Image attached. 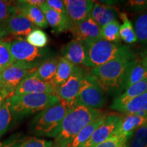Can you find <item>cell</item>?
I'll use <instances>...</instances> for the list:
<instances>
[{"label":"cell","mask_w":147,"mask_h":147,"mask_svg":"<svg viewBox=\"0 0 147 147\" xmlns=\"http://www.w3.org/2000/svg\"><path fill=\"white\" fill-rule=\"evenodd\" d=\"M127 10L134 13H143L147 10V0H129L125 3Z\"/></svg>","instance_id":"35"},{"label":"cell","mask_w":147,"mask_h":147,"mask_svg":"<svg viewBox=\"0 0 147 147\" xmlns=\"http://www.w3.org/2000/svg\"><path fill=\"white\" fill-rule=\"evenodd\" d=\"M52 147H70L69 144H64V145H53Z\"/></svg>","instance_id":"43"},{"label":"cell","mask_w":147,"mask_h":147,"mask_svg":"<svg viewBox=\"0 0 147 147\" xmlns=\"http://www.w3.org/2000/svg\"><path fill=\"white\" fill-rule=\"evenodd\" d=\"M60 99L56 95L25 94L11 97L12 117L21 119L37 112H41L57 103Z\"/></svg>","instance_id":"5"},{"label":"cell","mask_w":147,"mask_h":147,"mask_svg":"<svg viewBox=\"0 0 147 147\" xmlns=\"http://www.w3.org/2000/svg\"><path fill=\"white\" fill-rule=\"evenodd\" d=\"M62 57L74 65L86 67L87 54L82 42L73 39L63 46L61 49Z\"/></svg>","instance_id":"16"},{"label":"cell","mask_w":147,"mask_h":147,"mask_svg":"<svg viewBox=\"0 0 147 147\" xmlns=\"http://www.w3.org/2000/svg\"><path fill=\"white\" fill-rule=\"evenodd\" d=\"M104 93L94 77L89 71L82 80L76 104L100 110L105 105Z\"/></svg>","instance_id":"8"},{"label":"cell","mask_w":147,"mask_h":147,"mask_svg":"<svg viewBox=\"0 0 147 147\" xmlns=\"http://www.w3.org/2000/svg\"><path fill=\"white\" fill-rule=\"evenodd\" d=\"M7 36H8V35L7 34L6 31H5L4 26L3 25V23L1 21H0V41H1Z\"/></svg>","instance_id":"40"},{"label":"cell","mask_w":147,"mask_h":147,"mask_svg":"<svg viewBox=\"0 0 147 147\" xmlns=\"http://www.w3.org/2000/svg\"><path fill=\"white\" fill-rule=\"evenodd\" d=\"M43 12L48 25L52 27L53 32L60 34L70 31L74 24L67 14H61L49 8L45 3L39 8Z\"/></svg>","instance_id":"14"},{"label":"cell","mask_w":147,"mask_h":147,"mask_svg":"<svg viewBox=\"0 0 147 147\" xmlns=\"http://www.w3.org/2000/svg\"><path fill=\"white\" fill-rule=\"evenodd\" d=\"M147 121V117L136 114L125 115L115 134L129 140L138 128Z\"/></svg>","instance_id":"19"},{"label":"cell","mask_w":147,"mask_h":147,"mask_svg":"<svg viewBox=\"0 0 147 147\" xmlns=\"http://www.w3.org/2000/svg\"><path fill=\"white\" fill-rule=\"evenodd\" d=\"M1 105H2V104H1ZM1 105H0V107H1Z\"/></svg>","instance_id":"45"},{"label":"cell","mask_w":147,"mask_h":147,"mask_svg":"<svg viewBox=\"0 0 147 147\" xmlns=\"http://www.w3.org/2000/svg\"><path fill=\"white\" fill-rule=\"evenodd\" d=\"M75 65L70 63L69 61L65 59L63 57H59L57 69L55 78L53 80V84L57 88L63 84L72 74L74 69Z\"/></svg>","instance_id":"25"},{"label":"cell","mask_w":147,"mask_h":147,"mask_svg":"<svg viewBox=\"0 0 147 147\" xmlns=\"http://www.w3.org/2000/svg\"><path fill=\"white\" fill-rule=\"evenodd\" d=\"M17 12L18 11L14 3L0 0V21L2 22L8 19Z\"/></svg>","instance_id":"33"},{"label":"cell","mask_w":147,"mask_h":147,"mask_svg":"<svg viewBox=\"0 0 147 147\" xmlns=\"http://www.w3.org/2000/svg\"><path fill=\"white\" fill-rule=\"evenodd\" d=\"M87 54V68H93L105 64L119 57L131 53L129 47L113 43L104 39L84 44Z\"/></svg>","instance_id":"4"},{"label":"cell","mask_w":147,"mask_h":147,"mask_svg":"<svg viewBox=\"0 0 147 147\" xmlns=\"http://www.w3.org/2000/svg\"><path fill=\"white\" fill-rule=\"evenodd\" d=\"M38 67L33 64L14 62L0 74V90L12 96L19 84L33 74Z\"/></svg>","instance_id":"7"},{"label":"cell","mask_w":147,"mask_h":147,"mask_svg":"<svg viewBox=\"0 0 147 147\" xmlns=\"http://www.w3.org/2000/svg\"><path fill=\"white\" fill-rule=\"evenodd\" d=\"M10 48L15 62L39 66L47 59L52 57V53L49 49L35 47L21 38H16L10 42Z\"/></svg>","instance_id":"6"},{"label":"cell","mask_w":147,"mask_h":147,"mask_svg":"<svg viewBox=\"0 0 147 147\" xmlns=\"http://www.w3.org/2000/svg\"><path fill=\"white\" fill-rule=\"evenodd\" d=\"M26 41L35 47L44 49L49 42V38L43 30L36 27L26 37Z\"/></svg>","instance_id":"30"},{"label":"cell","mask_w":147,"mask_h":147,"mask_svg":"<svg viewBox=\"0 0 147 147\" xmlns=\"http://www.w3.org/2000/svg\"><path fill=\"white\" fill-rule=\"evenodd\" d=\"M21 1L24 3H28V4L34 5V6L38 7V8H40L46 1L44 0H21Z\"/></svg>","instance_id":"39"},{"label":"cell","mask_w":147,"mask_h":147,"mask_svg":"<svg viewBox=\"0 0 147 147\" xmlns=\"http://www.w3.org/2000/svg\"><path fill=\"white\" fill-rule=\"evenodd\" d=\"M10 52V42L0 41V69H3L14 63Z\"/></svg>","instance_id":"32"},{"label":"cell","mask_w":147,"mask_h":147,"mask_svg":"<svg viewBox=\"0 0 147 147\" xmlns=\"http://www.w3.org/2000/svg\"><path fill=\"white\" fill-rule=\"evenodd\" d=\"M63 1L67 15L74 25L80 23L91 15L95 3L90 0H65Z\"/></svg>","instance_id":"13"},{"label":"cell","mask_w":147,"mask_h":147,"mask_svg":"<svg viewBox=\"0 0 147 147\" xmlns=\"http://www.w3.org/2000/svg\"><path fill=\"white\" fill-rule=\"evenodd\" d=\"M107 114L108 113L104 112L100 117L94 119L89 124H88L87 126L84 127L81 131L79 132L78 135L73 139V140L69 143V146L82 147L90 139V138L91 137V136L94 133L95 129L102 124V123L104 121Z\"/></svg>","instance_id":"23"},{"label":"cell","mask_w":147,"mask_h":147,"mask_svg":"<svg viewBox=\"0 0 147 147\" xmlns=\"http://www.w3.org/2000/svg\"><path fill=\"white\" fill-rule=\"evenodd\" d=\"M147 79V68L141 59L136 58L127 71L122 86V93L134 84Z\"/></svg>","instance_id":"21"},{"label":"cell","mask_w":147,"mask_h":147,"mask_svg":"<svg viewBox=\"0 0 147 147\" xmlns=\"http://www.w3.org/2000/svg\"><path fill=\"white\" fill-rule=\"evenodd\" d=\"M119 17L123 22L122 25H120L119 28L120 39L128 45L136 43L137 42V37L131 22L129 21L127 14L124 12H120Z\"/></svg>","instance_id":"26"},{"label":"cell","mask_w":147,"mask_h":147,"mask_svg":"<svg viewBox=\"0 0 147 147\" xmlns=\"http://www.w3.org/2000/svg\"><path fill=\"white\" fill-rule=\"evenodd\" d=\"M122 117L117 113H108L102 124L82 147H94L113 136L120 125Z\"/></svg>","instance_id":"10"},{"label":"cell","mask_w":147,"mask_h":147,"mask_svg":"<svg viewBox=\"0 0 147 147\" xmlns=\"http://www.w3.org/2000/svg\"><path fill=\"white\" fill-rule=\"evenodd\" d=\"M70 32L75 40L83 44L102 39L101 27L95 23L91 15L80 23L74 25Z\"/></svg>","instance_id":"12"},{"label":"cell","mask_w":147,"mask_h":147,"mask_svg":"<svg viewBox=\"0 0 147 147\" xmlns=\"http://www.w3.org/2000/svg\"><path fill=\"white\" fill-rule=\"evenodd\" d=\"M117 8L110 5L95 2L91 12V16L100 27H102L119 17Z\"/></svg>","instance_id":"18"},{"label":"cell","mask_w":147,"mask_h":147,"mask_svg":"<svg viewBox=\"0 0 147 147\" xmlns=\"http://www.w3.org/2000/svg\"><path fill=\"white\" fill-rule=\"evenodd\" d=\"M53 142L40 139L36 137H26L24 140L23 147H52Z\"/></svg>","instance_id":"36"},{"label":"cell","mask_w":147,"mask_h":147,"mask_svg":"<svg viewBox=\"0 0 147 147\" xmlns=\"http://www.w3.org/2000/svg\"><path fill=\"white\" fill-rule=\"evenodd\" d=\"M1 71H2V70H1V69H0V74H1Z\"/></svg>","instance_id":"44"},{"label":"cell","mask_w":147,"mask_h":147,"mask_svg":"<svg viewBox=\"0 0 147 147\" xmlns=\"http://www.w3.org/2000/svg\"><path fill=\"white\" fill-rule=\"evenodd\" d=\"M119 113L124 115L136 114L147 117V91L132 100Z\"/></svg>","instance_id":"24"},{"label":"cell","mask_w":147,"mask_h":147,"mask_svg":"<svg viewBox=\"0 0 147 147\" xmlns=\"http://www.w3.org/2000/svg\"><path fill=\"white\" fill-rule=\"evenodd\" d=\"M103 113L101 110L93 109L78 104L68 108L62 121L60 131L55 138L53 145L69 144L84 127Z\"/></svg>","instance_id":"2"},{"label":"cell","mask_w":147,"mask_h":147,"mask_svg":"<svg viewBox=\"0 0 147 147\" xmlns=\"http://www.w3.org/2000/svg\"><path fill=\"white\" fill-rule=\"evenodd\" d=\"M11 97H8L0 107V138L8 129L12 119Z\"/></svg>","instance_id":"27"},{"label":"cell","mask_w":147,"mask_h":147,"mask_svg":"<svg viewBox=\"0 0 147 147\" xmlns=\"http://www.w3.org/2000/svg\"><path fill=\"white\" fill-rule=\"evenodd\" d=\"M57 88L49 82L40 80L34 74L27 76L16 88L13 95L50 94L56 95Z\"/></svg>","instance_id":"11"},{"label":"cell","mask_w":147,"mask_h":147,"mask_svg":"<svg viewBox=\"0 0 147 147\" xmlns=\"http://www.w3.org/2000/svg\"><path fill=\"white\" fill-rule=\"evenodd\" d=\"M8 35L16 37L27 36L36 26L20 13H16L2 21Z\"/></svg>","instance_id":"15"},{"label":"cell","mask_w":147,"mask_h":147,"mask_svg":"<svg viewBox=\"0 0 147 147\" xmlns=\"http://www.w3.org/2000/svg\"><path fill=\"white\" fill-rule=\"evenodd\" d=\"M134 29L137 41L142 47L147 48V12L137 16L134 23Z\"/></svg>","instance_id":"28"},{"label":"cell","mask_w":147,"mask_h":147,"mask_svg":"<svg viewBox=\"0 0 147 147\" xmlns=\"http://www.w3.org/2000/svg\"><path fill=\"white\" fill-rule=\"evenodd\" d=\"M67 110L66 103L60 100L54 105L40 112L30 122V132L38 136L55 138L60 131Z\"/></svg>","instance_id":"3"},{"label":"cell","mask_w":147,"mask_h":147,"mask_svg":"<svg viewBox=\"0 0 147 147\" xmlns=\"http://www.w3.org/2000/svg\"><path fill=\"white\" fill-rule=\"evenodd\" d=\"M25 137L21 135H14L7 140L0 143V147H23Z\"/></svg>","instance_id":"37"},{"label":"cell","mask_w":147,"mask_h":147,"mask_svg":"<svg viewBox=\"0 0 147 147\" xmlns=\"http://www.w3.org/2000/svg\"><path fill=\"white\" fill-rule=\"evenodd\" d=\"M88 72L89 71L85 68L76 65L69 78L57 88L56 95L60 100L66 103L68 108L72 107L76 104L82 80Z\"/></svg>","instance_id":"9"},{"label":"cell","mask_w":147,"mask_h":147,"mask_svg":"<svg viewBox=\"0 0 147 147\" xmlns=\"http://www.w3.org/2000/svg\"><path fill=\"white\" fill-rule=\"evenodd\" d=\"M136 58V57L132 52L91 68L89 72L94 77L104 93L120 95L122 93L121 89L127 71Z\"/></svg>","instance_id":"1"},{"label":"cell","mask_w":147,"mask_h":147,"mask_svg":"<svg viewBox=\"0 0 147 147\" xmlns=\"http://www.w3.org/2000/svg\"><path fill=\"white\" fill-rule=\"evenodd\" d=\"M9 97L10 96L6 93V92L0 90V105H1L3 103V102H4V101Z\"/></svg>","instance_id":"41"},{"label":"cell","mask_w":147,"mask_h":147,"mask_svg":"<svg viewBox=\"0 0 147 147\" xmlns=\"http://www.w3.org/2000/svg\"><path fill=\"white\" fill-rule=\"evenodd\" d=\"M46 3L49 8L61 14H67L63 1L61 0H47Z\"/></svg>","instance_id":"38"},{"label":"cell","mask_w":147,"mask_h":147,"mask_svg":"<svg viewBox=\"0 0 147 147\" xmlns=\"http://www.w3.org/2000/svg\"><path fill=\"white\" fill-rule=\"evenodd\" d=\"M141 60H142L143 64L146 66V67L147 68V55L143 57L141 59Z\"/></svg>","instance_id":"42"},{"label":"cell","mask_w":147,"mask_h":147,"mask_svg":"<svg viewBox=\"0 0 147 147\" xmlns=\"http://www.w3.org/2000/svg\"><path fill=\"white\" fill-rule=\"evenodd\" d=\"M59 57H52L43 61L37 67L33 74L42 81L53 84L57 69Z\"/></svg>","instance_id":"22"},{"label":"cell","mask_w":147,"mask_h":147,"mask_svg":"<svg viewBox=\"0 0 147 147\" xmlns=\"http://www.w3.org/2000/svg\"><path fill=\"white\" fill-rule=\"evenodd\" d=\"M128 139L115 134L104 142L94 147H125Z\"/></svg>","instance_id":"34"},{"label":"cell","mask_w":147,"mask_h":147,"mask_svg":"<svg viewBox=\"0 0 147 147\" xmlns=\"http://www.w3.org/2000/svg\"><path fill=\"white\" fill-rule=\"evenodd\" d=\"M125 147H147V121L138 129Z\"/></svg>","instance_id":"31"},{"label":"cell","mask_w":147,"mask_h":147,"mask_svg":"<svg viewBox=\"0 0 147 147\" xmlns=\"http://www.w3.org/2000/svg\"><path fill=\"white\" fill-rule=\"evenodd\" d=\"M14 3L18 13L27 18L36 27L47 28L49 26L43 12L39 8L24 3L21 0L14 1Z\"/></svg>","instance_id":"20"},{"label":"cell","mask_w":147,"mask_h":147,"mask_svg":"<svg viewBox=\"0 0 147 147\" xmlns=\"http://www.w3.org/2000/svg\"><path fill=\"white\" fill-rule=\"evenodd\" d=\"M119 28L120 23L118 20H115L105 26L101 27L102 39L108 42L119 44L121 41L119 37Z\"/></svg>","instance_id":"29"},{"label":"cell","mask_w":147,"mask_h":147,"mask_svg":"<svg viewBox=\"0 0 147 147\" xmlns=\"http://www.w3.org/2000/svg\"><path fill=\"white\" fill-rule=\"evenodd\" d=\"M147 91V79L134 84L116 97L110 106V109L119 112L134 98Z\"/></svg>","instance_id":"17"}]
</instances>
